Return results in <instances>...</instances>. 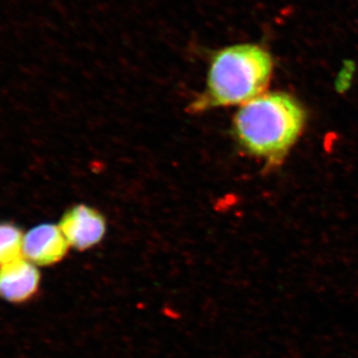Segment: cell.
Segmentation results:
<instances>
[{"mask_svg": "<svg viewBox=\"0 0 358 358\" xmlns=\"http://www.w3.org/2000/svg\"><path fill=\"white\" fill-rule=\"evenodd\" d=\"M306 113L286 93H264L243 103L233 119V134L248 154L279 162L300 138Z\"/></svg>", "mask_w": 358, "mask_h": 358, "instance_id": "obj_1", "label": "cell"}, {"mask_svg": "<svg viewBox=\"0 0 358 358\" xmlns=\"http://www.w3.org/2000/svg\"><path fill=\"white\" fill-rule=\"evenodd\" d=\"M272 56L256 44H238L214 54L206 89L190 105L192 112L243 105L265 93L272 78Z\"/></svg>", "mask_w": 358, "mask_h": 358, "instance_id": "obj_2", "label": "cell"}, {"mask_svg": "<svg viewBox=\"0 0 358 358\" xmlns=\"http://www.w3.org/2000/svg\"><path fill=\"white\" fill-rule=\"evenodd\" d=\"M59 227L71 247L83 251L100 243L105 236L107 223L100 212L79 204L65 212Z\"/></svg>", "mask_w": 358, "mask_h": 358, "instance_id": "obj_3", "label": "cell"}, {"mask_svg": "<svg viewBox=\"0 0 358 358\" xmlns=\"http://www.w3.org/2000/svg\"><path fill=\"white\" fill-rule=\"evenodd\" d=\"M70 245L59 226L41 224L28 231L23 239V256L36 266L60 262Z\"/></svg>", "mask_w": 358, "mask_h": 358, "instance_id": "obj_4", "label": "cell"}, {"mask_svg": "<svg viewBox=\"0 0 358 358\" xmlns=\"http://www.w3.org/2000/svg\"><path fill=\"white\" fill-rule=\"evenodd\" d=\"M40 278L36 265L25 258L0 266V298L13 303L29 301L38 292Z\"/></svg>", "mask_w": 358, "mask_h": 358, "instance_id": "obj_5", "label": "cell"}, {"mask_svg": "<svg viewBox=\"0 0 358 358\" xmlns=\"http://www.w3.org/2000/svg\"><path fill=\"white\" fill-rule=\"evenodd\" d=\"M23 239L20 227L13 223H0V266L24 258Z\"/></svg>", "mask_w": 358, "mask_h": 358, "instance_id": "obj_6", "label": "cell"}]
</instances>
